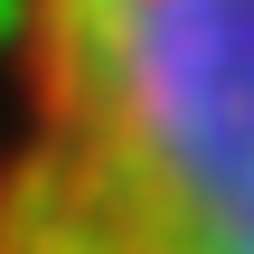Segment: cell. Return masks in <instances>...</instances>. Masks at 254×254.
<instances>
[{
    "label": "cell",
    "instance_id": "cell-1",
    "mask_svg": "<svg viewBox=\"0 0 254 254\" xmlns=\"http://www.w3.org/2000/svg\"><path fill=\"white\" fill-rule=\"evenodd\" d=\"M0 254H254V0H28Z\"/></svg>",
    "mask_w": 254,
    "mask_h": 254
}]
</instances>
